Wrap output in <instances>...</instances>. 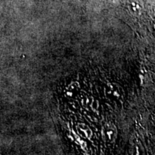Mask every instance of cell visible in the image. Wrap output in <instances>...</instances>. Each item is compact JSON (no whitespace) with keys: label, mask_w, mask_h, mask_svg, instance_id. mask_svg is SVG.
I'll list each match as a JSON object with an SVG mask.
<instances>
[{"label":"cell","mask_w":155,"mask_h":155,"mask_svg":"<svg viewBox=\"0 0 155 155\" xmlns=\"http://www.w3.org/2000/svg\"><path fill=\"white\" fill-rule=\"evenodd\" d=\"M118 131L115 125L111 123L106 124L103 126L101 129L102 138L106 142L113 143L117 138Z\"/></svg>","instance_id":"cell-2"},{"label":"cell","mask_w":155,"mask_h":155,"mask_svg":"<svg viewBox=\"0 0 155 155\" xmlns=\"http://www.w3.org/2000/svg\"><path fill=\"white\" fill-rule=\"evenodd\" d=\"M80 91V86L78 82H73L69 85L66 90V95L69 97H73L77 95Z\"/></svg>","instance_id":"cell-5"},{"label":"cell","mask_w":155,"mask_h":155,"mask_svg":"<svg viewBox=\"0 0 155 155\" xmlns=\"http://www.w3.org/2000/svg\"><path fill=\"white\" fill-rule=\"evenodd\" d=\"M128 8L131 14L139 15L142 10V5L139 0H130L128 4Z\"/></svg>","instance_id":"cell-3"},{"label":"cell","mask_w":155,"mask_h":155,"mask_svg":"<svg viewBox=\"0 0 155 155\" xmlns=\"http://www.w3.org/2000/svg\"><path fill=\"white\" fill-rule=\"evenodd\" d=\"M77 131L81 137L85 139H91L93 135L92 131L90 127L84 124H79L77 126Z\"/></svg>","instance_id":"cell-4"},{"label":"cell","mask_w":155,"mask_h":155,"mask_svg":"<svg viewBox=\"0 0 155 155\" xmlns=\"http://www.w3.org/2000/svg\"><path fill=\"white\" fill-rule=\"evenodd\" d=\"M104 94L107 99L112 101H116L121 99L123 97L124 91L119 85H118L117 83H112L106 86Z\"/></svg>","instance_id":"cell-1"},{"label":"cell","mask_w":155,"mask_h":155,"mask_svg":"<svg viewBox=\"0 0 155 155\" xmlns=\"http://www.w3.org/2000/svg\"><path fill=\"white\" fill-rule=\"evenodd\" d=\"M154 27H155V19H154Z\"/></svg>","instance_id":"cell-6"}]
</instances>
